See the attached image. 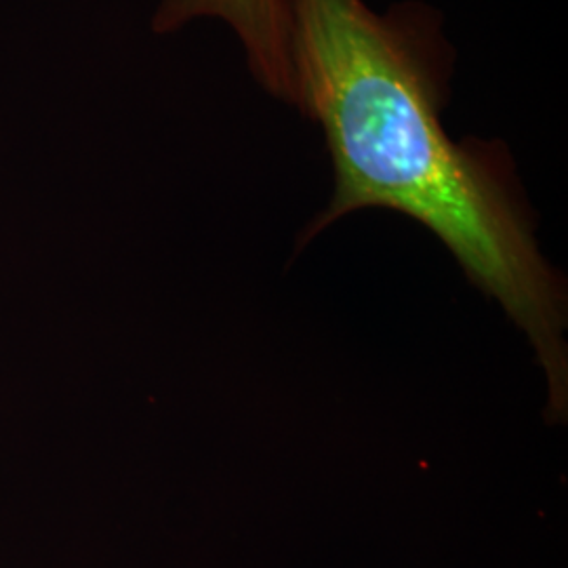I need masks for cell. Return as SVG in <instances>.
I'll list each match as a JSON object with an SVG mask.
<instances>
[{"mask_svg": "<svg viewBox=\"0 0 568 568\" xmlns=\"http://www.w3.org/2000/svg\"><path fill=\"white\" fill-rule=\"evenodd\" d=\"M284 2L295 108L321 126L335 171L302 244L363 209L424 225L527 333L548 377V417L565 422V288L539 253L508 152L448 135L453 49L440 16L419 2L386 13L365 0Z\"/></svg>", "mask_w": 568, "mask_h": 568, "instance_id": "obj_1", "label": "cell"}, {"mask_svg": "<svg viewBox=\"0 0 568 568\" xmlns=\"http://www.w3.org/2000/svg\"><path fill=\"white\" fill-rule=\"evenodd\" d=\"M199 20L224 21L241 42L257 84L295 108L297 91L284 0H159L152 28L156 34H173Z\"/></svg>", "mask_w": 568, "mask_h": 568, "instance_id": "obj_2", "label": "cell"}]
</instances>
